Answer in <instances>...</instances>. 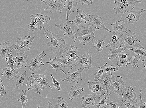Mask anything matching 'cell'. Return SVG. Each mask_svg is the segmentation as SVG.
Listing matches in <instances>:
<instances>
[{
    "instance_id": "1",
    "label": "cell",
    "mask_w": 146,
    "mask_h": 108,
    "mask_svg": "<svg viewBox=\"0 0 146 108\" xmlns=\"http://www.w3.org/2000/svg\"><path fill=\"white\" fill-rule=\"evenodd\" d=\"M46 37L48 45L53 52L54 54L62 55L67 53L68 50L66 40L60 38L56 34L50 32L44 27L43 28Z\"/></svg>"
},
{
    "instance_id": "2",
    "label": "cell",
    "mask_w": 146,
    "mask_h": 108,
    "mask_svg": "<svg viewBox=\"0 0 146 108\" xmlns=\"http://www.w3.org/2000/svg\"><path fill=\"white\" fill-rule=\"evenodd\" d=\"M120 39L121 44L123 45V52L128 48H140L144 49L140 44L141 40L137 38L135 33L132 32L130 29L121 35Z\"/></svg>"
},
{
    "instance_id": "3",
    "label": "cell",
    "mask_w": 146,
    "mask_h": 108,
    "mask_svg": "<svg viewBox=\"0 0 146 108\" xmlns=\"http://www.w3.org/2000/svg\"><path fill=\"white\" fill-rule=\"evenodd\" d=\"M141 3V1L135 0H116L114 1L115 6L113 9L116 14L127 13L132 11L137 4Z\"/></svg>"
},
{
    "instance_id": "4",
    "label": "cell",
    "mask_w": 146,
    "mask_h": 108,
    "mask_svg": "<svg viewBox=\"0 0 146 108\" xmlns=\"http://www.w3.org/2000/svg\"><path fill=\"white\" fill-rule=\"evenodd\" d=\"M55 26L62 31L64 36L69 37L74 43L76 42L75 28L72 22L68 20L66 22L62 21L60 25Z\"/></svg>"
},
{
    "instance_id": "5",
    "label": "cell",
    "mask_w": 146,
    "mask_h": 108,
    "mask_svg": "<svg viewBox=\"0 0 146 108\" xmlns=\"http://www.w3.org/2000/svg\"><path fill=\"white\" fill-rule=\"evenodd\" d=\"M125 87L123 78L120 76H115L112 74V80L109 89L113 92L117 96H120L123 92Z\"/></svg>"
},
{
    "instance_id": "6",
    "label": "cell",
    "mask_w": 146,
    "mask_h": 108,
    "mask_svg": "<svg viewBox=\"0 0 146 108\" xmlns=\"http://www.w3.org/2000/svg\"><path fill=\"white\" fill-rule=\"evenodd\" d=\"M146 11L145 9H142L137 11L123 13L121 16L120 21L133 24L140 20L142 15Z\"/></svg>"
},
{
    "instance_id": "7",
    "label": "cell",
    "mask_w": 146,
    "mask_h": 108,
    "mask_svg": "<svg viewBox=\"0 0 146 108\" xmlns=\"http://www.w3.org/2000/svg\"><path fill=\"white\" fill-rule=\"evenodd\" d=\"M35 37L29 36L18 38L16 40L17 49L21 52L29 51L31 44Z\"/></svg>"
},
{
    "instance_id": "8",
    "label": "cell",
    "mask_w": 146,
    "mask_h": 108,
    "mask_svg": "<svg viewBox=\"0 0 146 108\" xmlns=\"http://www.w3.org/2000/svg\"><path fill=\"white\" fill-rule=\"evenodd\" d=\"M41 1L44 3L47 6L45 9V11L48 13H56V11H59L60 13H62V9H64L62 3L63 1H60V2H57V1H49V0H41Z\"/></svg>"
},
{
    "instance_id": "9",
    "label": "cell",
    "mask_w": 146,
    "mask_h": 108,
    "mask_svg": "<svg viewBox=\"0 0 146 108\" xmlns=\"http://www.w3.org/2000/svg\"><path fill=\"white\" fill-rule=\"evenodd\" d=\"M50 18V16H46L43 13H38L36 15H32L30 17L32 22L36 25L37 28L40 30L43 29L44 26L49 23Z\"/></svg>"
},
{
    "instance_id": "10",
    "label": "cell",
    "mask_w": 146,
    "mask_h": 108,
    "mask_svg": "<svg viewBox=\"0 0 146 108\" xmlns=\"http://www.w3.org/2000/svg\"><path fill=\"white\" fill-rule=\"evenodd\" d=\"M88 15L90 17V22L88 24L89 25L92 26L94 28V29L96 30H99L102 28L107 32H111V31L104 25V21L102 19L101 17H100L98 15Z\"/></svg>"
},
{
    "instance_id": "11",
    "label": "cell",
    "mask_w": 146,
    "mask_h": 108,
    "mask_svg": "<svg viewBox=\"0 0 146 108\" xmlns=\"http://www.w3.org/2000/svg\"><path fill=\"white\" fill-rule=\"evenodd\" d=\"M17 49V45L13 44L9 41L0 44V59L11 55L13 50Z\"/></svg>"
},
{
    "instance_id": "12",
    "label": "cell",
    "mask_w": 146,
    "mask_h": 108,
    "mask_svg": "<svg viewBox=\"0 0 146 108\" xmlns=\"http://www.w3.org/2000/svg\"><path fill=\"white\" fill-rule=\"evenodd\" d=\"M46 54L44 51H43L39 55L35 58L32 59L29 65L25 66V68L29 69L32 72H34L37 69H39L40 67L44 65L42 61Z\"/></svg>"
},
{
    "instance_id": "13",
    "label": "cell",
    "mask_w": 146,
    "mask_h": 108,
    "mask_svg": "<svg viewBox=\"0 0 146 108\" xmlns=\"http://www.w3.org/2000/svg\"><path fill=\"white\" fill-rule=\"evenodd\" d=\"M85 68V67H81L80 69L77 70L75 72L71 73L68 72L67 74H66V79L62 80V81L66 80L69 82L70 84L72 83H78V81L83 80L81 78V74L83 70Z\"/></svg>"
},
{
    "instance_id": "14",
    "label": "cell",
    "mask_w": 146,
    "mask_h": 108,
    "mask_svg": "<svg viewBox=\"0 0 146 108\" xmlns=\"http://www.w3.org/2000/svg\"><path fill=\"white\" fill-rule=\"evenodd\" d=\"M91 57L92 55L88 52L78 57L74 60L76 63L80 65L81 67H85L89 70L90 67L93 66L91 64Z\"/></svg>"
},
{
    "instance_id": "15",
    "label": "cell",
    "mask_w": 146,
    "mask_h": 108,
    "mask_svg": "<svg viewBox=\"0 0 146 108\" xmlns=\"http://www.w3.org/2000/svg\"><path fill=\"white\" fill-rule=\"evenodd\" d=\"M89 83V89L91 90L92 92L96 93L97 95H104L106 90L104 86L99 82H93L90 80L88 81Z\"/></svg>"
},
{
    "instance_id": "16",
    "label": "cell",
    "mask_w": 146,
    "mask_h": 108,
    "mask_svg": "<svg viewBox=\"0 0 146 108\" xmlns=\"http://www.w3.org/2000/svg\"><path fill=\"white\" fill-rule=\"evenodd\" d=\"M31 75V76L35 79L37 84L39 86L40 90L42 91L46 88L52 89V87L50 86L47 82L46 76L44 74L36 75L34 73H32Z\"/></svg>"
},
{
    "instance_id": "17",
    "label": "cell",
    "mask_w": 146,
    "mask_h": 108,
    "mask_svg": "<svg viewBox=\"0 0 146 108\" xmlns=\"http://www.w3.org/2000/svg\"><path fill=\"white\" fill-rule=\"evenodd\" d=\"M123 98L127 99L134 103H137V94L131 87L129 86L125 87L124 92L122 93Z\"/></svg>"
},
{
    "instance_id": "18",
    "label": "cell",
    "mask_w": 146,
    "mask_h": 108,
    "mask_svg": "<svg viewBox=\"0 0 146 108\" xmlns=\"http://www.w3.org/2000/svg\"><path fill=\"white\" fill-rule=\"evenodd\" d=\"M112 26L113 33L115 35L119 36L126 32L128 28L125 27V22L123 21H119L114 23H111Z\"/></svg>"
},
{
    "instance_id": "19",
    "label": "cell",
    "mask_w": 146,
    "mask_h": 108,
    "mask_svg": "<svg viewBox=\"0 0 146 108\" xmlns=\"http://www.w3.org/2000/svg\"><path fill=\"white\" fill-rule=\"evenodd\" d=\"M95 94H89L82 97L80 99L82 108H87L91 106H94L95 105V101L96 99Z\"/></svg>"
},
{
    "instance_id": "20",
    "label": "cell",
    "mask_w": 146,
    "mask_h": 108,
    "mask_svg": "<svg viewBox=\"0 0 146 108\" xmlns=\"http://www.w3.org/2000/svg\"><path fill=\"white\" fill-rule=\"evenodd\" d=\"M112 74L107 72H104L103 75L100 77L99 82L104 86L108 93L109 87L111 83L112 80Z\"/></svg>"
},
{
    "instance_id": "21",
    "label": "cell",
    "mask_w": 146,
    "mask_h": 108,
    "mask_svg": "<svg viewBox=\"0 0 146 108\" xmlns=\"http://www.w3.org/2000/svg\"><path fill=\"white\" fill-rule=\"evenodd\" d=\"M77 5V3L75 0H66L63 6L66 9V20H68L69 17L71 13L74 12Z\"/></svg>"
},
{
    "instance_id": "22",
    "label": "cell",
    "mask_w": 146,
    "mask_h": 108,
    "mask_svg": "<svg viewBox=\"0 0 146 108\" xmlns=\"http://www.w3.org/2000/svg\"><path fill=\"white\" fill-rule=\"evenodd\" d=\"M54 59L61 64L62 67H66L69 70L73 69V66H76L75 64L72 62V61L66 56H62L56 57Z\"/></svg>"
},
{
    "instance_id": "23",
    "label": "cell",
    "mask_w": 146,
    "mask_h": 108,
    "mask_svg": "<svg viewBox=\"0 0 146 108\" xmlns=\"http://www.w3.org/2000/svg\"><path fill=\"white\" fill-rule=\"evenodd\" d=\"M9 67L1 70V75L4 76L8 80H13L14 79L16 76L19 72L17 71L14 70H11L9 68Z\"/></svg>"
},
{
    "instance_id": "24",
    "label": "cell",
    "mask_w": 146,
    "mask_h": 108,
    "mask_svg": "<svg viewBox=\"0 0 146 108\" xmlns=\"http://www.w3.org/2000/svg\"><path fill=\"white\" fill-rule=\"evenodd\" d=\"M17 59L16 60L17 63L16 68L17 69L22 68L27 64L28 60L27 58L28 56L25 54V53H17Z\"/></svg>"
},
{
    "instance_id": "25",
    "label": "cell",
    "mask_w": 146,
    "mask_h": 108,
    "mask_svg": "<svg viewBox=\"0 0 146 108\" xmlns=\"http://www.w3.org/2000/svg\"><path fill=\"white\" fill-rule=\"evenodd\" d=\"M129 54L125 53L120 54L117 60V66L119 67H127L129 64Z\"/></svg>"
},
{
    "instance_id": "26",
    "label": "cell",
    "mask_w": 146,
    "mask_h": 108,
    "mask_svg": "<svg viewBox=\"0 0 146 108\" xmlns=\"http://www.w3.org/2000/svg\"><path fill=\"white\" fill-rule=\"evenodd\" d=\"M113 34V35L110 39L106 48L111 47V48L120 49L121 47L120 39L119 38L118 35Z\"/></svg>"
},
{
    "instance_id": "27",
    "label": "cell",
    "mask_w": 146,
    "mask_h": 108,
    "mask_svg": "<svg viewBox=\"0 0 146 108\" xmlns=\"http://www.w3.org/2000/svg\"><path fill=\"white\" fill-rule=\"evenodd\" d=\"M111 93L106 95H103L99 97L97 100V103L94 108H100L102 107H106L110 102V97Z\"/></svg>"
},
{
    "instance_id": "28",
    "label": "cell",
    "mask_w": 146,
    "mask_h": 108,
    "mask_svg": "<svg viewBox=\"0 0 146 108\" xmlns=\"http://www.w3.org/2000/svg\"><path fill=\"white\" fill-rule=\"evenodd\" d=\"M96 31V29L92 28L84 27V28L77 29V32L75 33V36L77 38V37L90 35L92 34Z\"/></svg>"
},
{
    "instance_id": "29",
    "label": "cell",
    "mask_w": 146,
    "mask_h": 108,
    "mask_svg": "<svg viewBox=\"0 0 146 108\" xmlns=\"http://www.w3.org/2000/svg\"><path fill=\"white\" fill-rule=\"evenodd\" d=\"M84 90V88L80 89L78 88L76 86H72L69 93V99L72 100L74 99L79 98Z\"/></svg>"
},
{
    "instance_id": "30",
    "label": "cell",
    "mask_w": 146,
    "mask_h": 108,
    "mask_svg": "<svg viewBox=\"0 0 146 108\" xmlns=\"http://www.w3.org/2000/svg\"><path fill=\"white\" fill-rule=\"evenodd\" d=\"M27 72L25 71L22 75L17 77L16 83L15 86L17 87V88L22 86H26L27 85L28 78V77H26Z\"/></svg>"
},
{
    "instance_id": "31",
    "label": "cell",
    "mask_w": 146,
    "mask_h": 108,
    "mask_svg": "<svg viewBox=\"0 0 146 108\" xmlns=\"http://www.w3.org/2000/svg\"><path fill=\"white\" fill-rule=\"evenodd\" d=\"M28 81L27 86L28 87V88L27 89V90H33L38 94H40V91L38 89L37 83L35 79L32 76H31V77H28Z\"/></svg>"
},
{
    "instance_id": "32",
    "label": "cell",
    "mask_w": 146,
    "mask_h": 108,
    "mask_svg": "<svg viewBox=\"0 0 146 108\" xmlns=\"http://www.w3.org/2000/svg\"><path fill=\"white\" fill-rule=\"evenodd\" d=\"M78 48L72 45L70 46L65 56L70 58L71 60H75L78 56Z\"/></svg>"
},
{
    "instance_id": "33",
    "label": "cell",
    "mask_w": 146,
    "mask_h": 108,
    "mask_svg": "<svg viewBox=\"0 0 146 108\" xmlns=\"http://www.w3.org/2000/svg\"><path fill=\"white\" fill-rule=\"evenodd\" d=\"M95 38L94 33L90 35L77 37L76 38L79 40L80 43L82 44L84 46L87 43H90L92 42Z\"/></svg>"
},
{
    "instance_id": "34",
    "label": "cell",
    "mask_w": 146,
    "mask_h": 108,
    "mask_svg": "<svg viewBox=\"0 0 146 108\" xmlns=\"http://www.w3.org/2000/svg\"><path fill=\"white\" fill-rule=\"evenodd\" d=\"M122 52H123V48L120 49L113 48L110 49L108 53L109 56L108 59L111 61L112 60L117 58V56Z\"/></svg>"
},
{
    "instance_id": "35",
    "label": "cell",
    "mask_w": 146,
    "mask_h": 108,
    "mask_svg": "<svg viewBox=\"0 0 146 108\" xmlns=\"http://www.w3.org/2000/svg\"><path fill=\"white\" fill-rule=\"evenodd\" d=\"M50 62H46V63L51 66L53 69H55L56 72L58 70H60L66 75V74L62 69L61 64L58 62L54 58L52 60L51 58H50Z\"/></svg>"
},
{
    "instance_id": "36",
    "label": "cell",
    "mask_w": 146,
    "mask_h": 108,
    "mask_svg": "<svg viewBox=\"0 0 146 108\" xmlns=\"http://www.w3.org/2000/svg\"><path fill=\"white\" fill-rule=\"evenodd\" d=\"M142 56L136 55L134 56H131L129 57V64H131L132 67L133 69L136 67L138 68V65L139 60Z\"/></svg>"
},
{
    "instance_id": "37",
    "label": "cell",
    "mask_w": 146,
    "mask_h": 108,
    "mask_svg": "<svg viewBox=\"0 0 146 108\" xmlns=\"http://www.w3.org/2000/svg\"><path fill=\"white\" fill-rule=\"evenodd\" d=\"M107 63H106L104 65L101 67H98L96 72L94 74L95 78L94 82L98 81L100 77L101 76L104 72V70L106 68Z\"/></svg>"
},
{
    "instance_id": "38",
    "label": "cell",
    "mask_w": 146,
    "mask_h": 108,
    "mask_svg": "<svg viewBox=\"0 0 146 108\" xmlns=\"http://www.w3.org/2000/svg\"><path fill=\"white\" fill-rule=\"evenodd\" d=\"M17 59V57H15L14 56L11 54L8 55L6 57L5 60L8 66L10 67L11 70H14L13 66L16 63V60Z\"/></svg>"
},
{
    "instance_id": "39",
    "label": "cell",
    "mask_w": 146,
    "mask_h": 108,
    "mask_svg": "<svg viewBox=\"0 0 146 108\" xmlns=\"http://www.w3.org/2000/svg\"><path fill=\"white\" fill-rule=\"evenodd\" d=\"M72 22L75 23L76 26L79 28L85 27L87 22L85 20L80 18L78 15L76 16L75 19Z\"/></svg>"
},
{
    "instance_id": "40",
    "label": "cell",
    "mask_w": 146,
    "mask_h": 108,
    "mask_svg": "<svg viewBox=\"0 0 146 108\" xmlns=\"http://www.w3.org/2000/svg\"><path fill=\"white\" fill-rule=\"evenodd\" d=\"M27 92L26 90L24 91L22 89L21 97L18 99V101L21 103L23 108H25L26 105L28 102V100L27 97Z\"/></svg>"
},
{
    "instance_id": "41",
    "label": "cell",
    "mask_w": 146,
    "mask_h": 108,
    "mask_svg": "<svg viewBox=\"0 0 146 108\" xmlns=\"http://www.w3.org/2000/svg\"><path fill=\"white\" fill-rule=\"evenodd\" d=\"M105 45V42L104 40L102 39H100L95 41L94 47L98 52H101L104 48Z\"/></svg>"
},
{
    "instance_id": "42",
    "label": "cell",
    "mask_w": 146,
    "mask_h": 108,
    "mask_svg": "<svg viewBox=\"0 0 146 108\" xmlns=\"http://www.w3.org/2000/svg\"><path fill=\"white\" fill-rule=\"evenodd\" d=\"M77 12L78 14L77 15L80 18L85 20L87 22H90L89 16L85 12L82 10L78 9H77Z\"/></svg>"
},
{
    "instance_id": "43",
    "label": "cell",
    "mask_w": 146,
    "mask_h": 108,
    "mask_svg": "<svg viewBox=\"0 0 146 108\" xmlns=\"http://www.w3.org/2000/svg\"><path fill=\"white\" fill-rule=\"evenodd\" d=\"M128 49L135 53L136 55L145 57L146 56V51L145 49H143L140 48H128Z\"/></svg>"
},
{
    "instance_id": "44",
    "label": "cell",
    "mask_w": 146,
    "mask_h": 108,
    "mask_svg": "<svg viewBox=\"0 0 146 108\" xmlns=\"http://www.w3.org/2000/svg\"><path fill=\"white\" fill-rule=\"evenodd\" d=\"M121 106L124 108H139L138 107L135 106L131 102L127 100H121Z\"/></svg>"
},
{
    "instance_id": "45",
    "label": "cell",
    "mask_w": 146,
    "mask_h": 108,
    "mask_svg": "<svg viewBox=\"0 0 146 108\" xmlns=\"http://www.w3.org/2000/svg\"><path fill=\"white\" fill-rule=\"evenodd\" d=\"M57 104L60 108H68L67 103L63 98L61 97H58V102Z\"/></svg>"
},
{
    "instance_id": "46",
    "label": "cell",
    "mask_w": 146,
    "mask_h": 108,
    "mask_svg": "<svg viewBox=\"0 0 146 108\" xmlns=\"http://www.w3.org/2000/svg\"><path fill=\"white\" fill-rule=\"evenodd\" d=\"M50 75L51 76L52 80V85L53 87H55L56 89H57L60 91H62V89H61L60 86V83L57 81L55 77L53 76L52 74H50Z\"/></svg>"
},
{
    "instance_id": "47",
    "label": "cell",
    "mask_w": 146,
    "mask_h": 108,
    "mask_svg": "<svg viewBox=\"0 0 146 108\" xmlns=\"http://www.w3.org/2000/svg\"><path fill=\"white\" fill-rule=\"evenodd\" d=\"M120 69L114 65H111L105 68L104 72H107L109 73L114 72L119 70Z\"/></svg>"
},
{
    "instance_id": "48",
    "label": "cell",
    "mask_w": 146,
    "mask_h": 108,
    "mask_svg": "<svg viewBox=\"0 0 146 108\" xmlns=\"http://www.w3.org/2000/svg\"><path fill=\"white\" fill-rule=\"evenodd\" d=\"M142 90L141 89L139 94V108H146V103H144L142 101L141 97Z\"/></svg>"
},
{
    "instance_id": "49",
    "label": "cell",
    "mask_w": 146,
    "mask_h": 108,
    "mask_svg": "<svg viewBox=\"0 0 146 108\" xmlns=\"http://www.w3.org/2000/svg\"><path fill=\"white\" fill-rule=\"evenodd\" d=\"M108 105L109 106V108H120L117 102L115 101L110 102L108 104Z\"/></svg>"
},
{
    "instance_id": "50",
    "label": "cell",
    "mask_w": 146,
    "mask_h": 108,
    "mask_svg": "<svg viewBox=\"0 0 146 108\" xmlns=\"http://www.w3.org/2000/svg\"><path fill=\"white\" fill-rule=\"evenodd\" d=\"M28 27L29 30L33 31H34L38 29L36 25L32 21L28 25Z\"/></svg>"
},
{
    "instance_id": "51",
    "label": "cell",
    "mask_w": 146,
    "mask_h": 108,
    "mask_svg": "<svg viewBox=\"0 0 146 108\" xmlns=\"http://www.w3.org/2000/svg\"><path fill=\"white\" fill-rule=\"evenodd\" d=\"M7 91L5 88V87L4 85L0 86V95L1 97H3V95L7 93Z\"/></svg>"
},
{
    "instance_id": "52",
    "label": "cell",
    "mask_w": 146,
    "mask_h": 108,
    "mask_svg": "<svg viewBox=\"0 0 146 108\" xmlns=\"http://www.w3.org/2000/svg\"><path fill=\"white\" fill-rule=\"evenodd\" d=\"M79 2L81 3V5H83L85 4H86L88 5H91L92 4L90 3L89 1H79Z\"/></svg>"
},
{
    "instance_id": "53",
    "label": "cell",
    "mask_w": 146,
    "mask_h": 108,
    "mask_svg": "<svg viewBox=\"0 0 146 108\" xmlns=\"http://www.w3.org/2000/svg\"><path fill=\"white\" fill-rule=\"evenodd\" d=\"M51 102H49L48 104L49 105V108H59L56 105H53L52 104Z\"/></svg>"
},
{
    "instance_id": "54",
    "label": "cell",
    "mask_w": 146,
    "mask_h": 108,
    "mask_svg": "<svg viewBox=\"0 0 146 108\" xmlns=\"http://www.w3.org/2000/svg\"><path fill=\"white\" fill-rule=\"evenodd\" d=\"M141 62L143 64L145 68H146V60L144 59H142L141 60Z\"/></svg>"
},
{
    "instance_id": "55",
    "label": "cell",
    "mask_w": 146,
    "mask_h": 108,
    "mask_svg": "<svg viewBox=\"0 0 146 108\" xmlns=\"http://www.w3.org/2000/svg\"><path fill=\"white\" fill-rule=\"evenodd\" d=\"M89 1L90 3H91V4H92V3L93 2V1H92V0H90Z\"/></svg>"
},
{
    "instance_id": "56",
    "label": "cell",
    "mask_w": 146,
    "mask_h": 108,
    "mask_svg": "<svg viewBox=\"0 0 146 108\" xmlns=\"http://www.w3.org/2000/svg\"><path fill=\"white\" fill-rule=\"evenodd\" d=\"M3 82L2 81L0 78V83H1Z\"/></svg>"
},
{
    "instance_id": "57",
    "label": "cell",
    "mask_w": 146,
    "mask_h": 108,
    "mask_svg": "<svg viewBox=\"0 0 146 108\" xmlns=\"http://www.w3.org/2000/svg\"><path fill=\"white\" fill-rule=\"evenodd\" d=\"M40 107V106H39L38 107H37V108H39V107Z\"/></svg>"
},
{
    "instance_id": "58",
    "label": "cell",
    "mask_w": 146,
    "mask_h": 108,
    "mask_svg": "<svg viewBox=\"0 0 146 108\" xmlns=\"http://www.w3.org/2000/svg\"><path fill=\"white\" fill-rule=\"evenodd\" d=\"M105 107H104L103 108H105Z\"/></svg>"
}]
</instances>
